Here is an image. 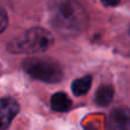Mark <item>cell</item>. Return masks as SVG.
Returning a JSON list of instances; mask_svg holds the SVG:
<instances>
[{"label":"cell","mask_w":130,"mask_h":130,"mask_svg":"<svg viewBox=\"0 0 130 130\" xmlns=\"http://www.w3.org/2000/svg\"><path fill=\"white\" fill-rule=\"evenodd\" d=\"M48 13L54 27L63 34L78 33L87 27V14L78 0H49Z\"/></svg>","instance_id":"cell-1"},{"label":"cell","mask_w":130,"mask_h":130,"mask_svg":"<svg viewBox=\"0 0 130 130\" xmlns=\"http://www.w3.org/2000/svg\"><path fill=\"white\" fill-rule=\"evenodd\" d=\"M54 42L52 33L42 27H33L7 43V50L13 54H39L43 53Z\"/></svg>","instance_id":"cell-2"},{"label":"cell","mask_w":130,"mask_h":130,"mask_svg":"<svg viewBox=\"0 0 130 130\" xmlns=\"http://www.w3.org/2000/svg\"><path fill=\"white\" fill-rule=\"evenodd\" d=\"M23 69L32 78L48 83L58 82L64 75L61 65L47 57H29L23 62Z\"/></svg>","instance_id":"cell-3"},{"label":"cell","mask_w":130,"mask_h":130,"mask_svg":"<svg viewBox=\"0 0 130 130\" xmlns=\"http://www.w3.org/2000/svg\"><path fill=\"white\" fill-rule=\"evenodd\" d=\"M107 130H130V110L117 107L111 112L107 121Z\"/></svg>","instance_id":"cell-4"},{"label":"cell","mask_w":130,"mask_h":130,"mask_svg":"<svg viewBox=\"0 0 130 130\" xmlns=\"http://www.w3.org/2000/svg\"><path fill=\"white\" fill-rule=\"evenodd\" d=\"M20 106L14 98L6 97L1 99V130H6L10 124L11 120L18 113Z\"/></svg>","instance_id":"cell-5"},{"label":"cell","mask_w":130,"mask_h":130,"mask_svg":"<svg viewBox=\"0 0 130 130\" xmlns=\"http://www.w3.org/2000/svg\"><path fill=\"white\" fill-rule=\"evenodd\" d=\"M50 104H52V108L56 112H67L72 106V101L66 94L59 91L52 97Z\"/></svg>","instance_id":"cell-6"},{"label":"cell","mask_w":130,"mask_h":130,"mask_svg":"<svg viewBox=\"0 0 130 130\" xmlns=\"http://www.w3.org/2000/svg\"><path fill=\"white\" fill-rule=\"evenodd\" d=\"M91 75H85L82 78H79L72 82V91L75 96H82L89 91L91 87Z\"/></svg>","instance_id":"cell-7"},{"label":"cell","mask_w":130,"mask_h":130,"mask_svg":"<svg viewBox=\"0 0 130 130\" xmlns=\"http://www.w3.org/2000/svg\"><path fill=\"white\" fill-rule=\"evenodd\" d=\"M113 88L111 86H102L101 88H98L95 96V101L98 105L101 106H106L111 103V101L113 99Z\"/></svg>","instance_id":"cell-8"},{"label":"cell","mask_w":130,"mask_h":130,"mask_svg":"<svg viewBox=\"0 0 130 130\" xmlns=\"http://www.w3.org/2000/svg\"><path fill=\"white\" fill-rule=\"evenodd\" d=\"M102 4L105 5V6L107 7H113V6H117V5H119L120 0H101Z\"/></svg>","instance_id":"cell-9"},{"label":"cell","mask_w":130,"mask_h":130,"mask_svg":"<svg viewBox=\"0 0 130 130\" xmlns=\"http://www.w3.org/2000/svg\"><path fill=\"white\" fill-rule=\"evenodd\" d=\"M6 24H7V16H6V11L2 10L1 11V31H4L6 29Z\"/></svg>","instance_id":"cell-10"}]
</instances>
